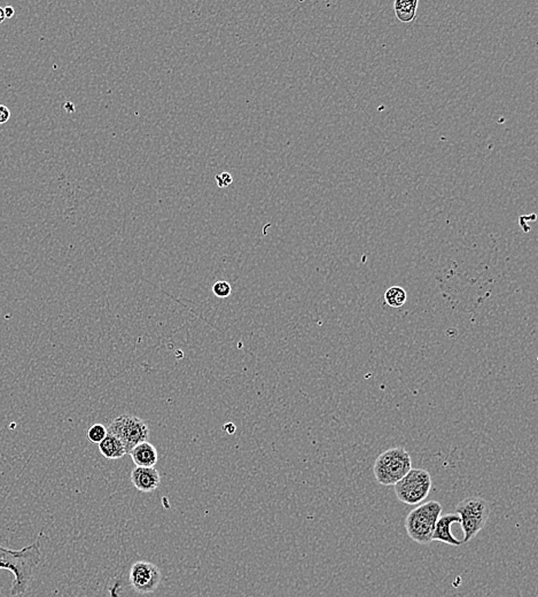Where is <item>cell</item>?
Segmentation results:
<instances>
[{"instance_id":"1","label":"cell","mask_w":538,"mask_h":597,"mask_svg":"<svg viewBox=\"0 0 538 597\" xmlns=\"http://www.w3.org/2000/svg\"><path fill=\"white\" fill-rule=\"evenodd\" d=\"M40 561V545L34 542L20 550L4 548L0 546V570H8L14 574L11 595L19 597L28 590L34 570ZM1 596V593H0Z\"/></svg>"},{"instance_id":"2","label":"cell","mask_w":538,"mask_h":597,"mask_svg":"<svg viewBox=\"0 0 538 597\" xmlns=\"http://www.w3.org/2000/svg\"><path fill=\"white\" fill-rule=\"evenodd\" d=\"M442 513V506L437 501L422 503L408 513L405 518V530L408 537L419 545L433 542L437 522Z\"/></svg>"},{"instance_id":"3","label":"cell","mask_w":538,"mask_h":597,"mask_svg":"<svg viewBox=\"0 0 538 597\" xmlns=\"http://www.w3.org/2000/svg\"><path fill=\"white\" fill-rule=\"evenodd\" d=\"M412 469L410 454L405 448L395 447L381 453L373 465V474L381 486H394Z\"/></svg>"},{"instance_id":"4","label":"cell","mask_w":538,"mask_h":597,"mask_svg":"<svg viewBox=\"0 0 538 597\" xmlns=\"http://www.w3.org/2000/svg\"><path fill=\"white\" fill-rule=\"evenodd\" d=\"M456 513L461 517V530L464 532V537L461 539V541L465 545L471 541L486 526L487 522L489 519V503L487 500L478 496L468 498L458 503Z\"/></svg>"},{"instance_id":"5","label":"cell","mask_w":538,"mask_h":597,"mask_svg":"<svg viewBox=\"0 0 538 597\" xmlns=\"http://www.w3.org/2000/svg\"><path fill=\"white\" fill-rule=\"evenodd\" d=\"M432 485L433 482L428 471L411 469L395 484L394 491L398 501L408 506H417L428 496Z\"/></svg>"},{"instance_id":"6","label":"cell","mask_w":538,"mask_h":597,"mask_svg":"<svg viewBox=\"0 0 538 597\" xmlns=\"http://www.w3.org/2000/svg\"><path fill=\"white\" fill-rule=\"evenodd\" d=\"M107 431L122 441L127 454H130L131 450L139 443L147 441L149 436L147 423L134 414H121L110 423Z\"/></svg>"},{"instance_id":"7","label":"cell","mask_w":538,"mask_h":597,"mask_svg":"<svg viewBox=\"0 0 538 597\" xmlns=\"http://www.w3.org/2000/svg\"><path fill=\"white\" fill-rule=\"evenodd\" d=\"M131 586L137 593L151 594L156 590L162 579L161 571L158 566L147 561H139L131 566Z\"/></svg>"},{"instance_id":"8","label":"cell","mask_w":538,"mask_h":597,"mask_svg":"<svg viewBox=\"0 0 538 597\" xmlns=\"http://www.w3.org/2000/svg\"><path fill=\"white\" fill-rule=\"evenodd\" d=\"M454 524H461V517L458 513L441 515L437 519L435 530H434L433 541L442 542V543L454 546V547L464 545L463 541L454 537L451 532V527Z\"/></svg>"},{"instance_id":"9","label":"cell","mask_w":538,"mask_h":597,"mask_svg":"<svg viewBox=\"0 0 538 597\" xmlns=\"http://www.w3.org/2000/svg\"><path fill=\"white\" fill-rule=\"evenodd\" d=\"M130 478L131 482L139 492H154L161 485V477L155 467H136Z\"/></svg>"},{"instance_id":"10","label":"cell","mask_w":538,"mask_h":597,"mask_svg":"<svg viewBox=\"0 0 538 597\" xmlns=\"http://www.w3.org/2000/svg\"><path fill=\"white\" fill-rule=\"evenodd\" d=\"M129 455L136 464V467H155L158 460V449L148 441L137 445L131 450Z\"/></svg>"},{"instance_id":"11","label":"cell","mask_w":538,"mask_h":597,"mask_svg":"<svg viewBox=\"0 0 538 597\" xmlns=\"http://www.w3.org/2000/svg\"><path fill=\"white\" fill-rule=\"evenodd\" d=\"M99 452L107 460H119L127 455V450L122 441L110 433L99 443Z\"/></svg>"},{"instance_id":"12","label":"cell","mask_w":538,"mask_h":597,"mask_svg":"<svg viewBox=\"0 0 538 597\" xmlns=\"http://www.w3.org/2000/svg\"><path fill=\"white\" fill-rule=\"evenodd\" d=\"M395 14L398 20L404 23L413 21L417 15L418 0H396L395 1Z\"/></svg>"},{"instance_id":"13","label":"cell","mask_w":538,"mask_h":597,"mask_svg":"<svg viewBox=\"0 0 538 597\" xmlns=\"http://www.w3.org/2000/svg\"><path fill=\"white\" fill-rule=\"evenodd\" d=\"M406 300H408L406 291L400 285L391 286L384 293V301L391 308H401L404 306Z\"/></svg>"},{"instance_id":"14","label":"cell","mask_w":538,"mask_h":597,"mask_svg":"<svg viewBox=\"0 0 538 597\" xmlns=\"http://www.w3.org/2000/svg\"><path fill=\"white\" fill-rule=\"evenodd\" d=\"M108 434L107 428L102 424H95L88 431V438L92 443H100Z\"/></svg>"},{"instance_id":"15","label":"cell","mask_w":538,"mask_h":597,"mask_svg":"<svg viewBox=\"0 0 538 597\" xmlns=\"http://www.w3.org/2000/svg\"><path fill=\"white\" fill-rule=\"evenodd\" d=\"M212 293H214L215 296H217L219 298H229L231 293H232V286H231L229 281H216L212 285Z\"/></svg>"},{"instance_id":"16","label":"cell","mask_w":538,"mask_h":597,"mask_svg":"<svg viewBox=\"0 0 538 597\" xmlns=\"http://www.w3.org/2000/svg\"><path fill=\"white\" fill-rule=\"evenodd\" d=\"M215 179H216L217 185H219V187H230L233 182V177L230 175L229 172H222V174H219V175H216Z\"/></svg>"},{"instance_id":"17","label":"cell","mask_w":538,"mask_h":597,"mask_svg":"<svg viewBox=\"0 0 538 597\" xmlns=\"http://www.w3.org/2000/svg\"><path fill=\"white\" fill-rule=\"evenodd\" d=\"M11 117V110L4 105H0V124H6Z\"/></svg>"},{"instance_id":"18","label":"cell","mask_w":538,"mask_h":597,"mask_svg":"<svg viewBox=\"0 0 538 597\" xmlns=\"http://www.w3.org/2000/svg\"><path fill=\"white\" fill-rule=\"evenodd\" d=\"M223 430H224V432H225L226 434H229V436H232V434H234V433H236V426L234 425L232 422H228L225 423L224 425H223Z\"/></svg>"},{"instance_id":"19","label":"cell","mask_w":538,"mask_h":597,"mask_svg":"<svg viewBox=\"0 0 538 597\" xmlns=\"http://www.w3.org/2000/svg\"><path fill=\"white\" fill-rule=\"evenodd\" d=\"M4 14L5 18L6 19L13 18L15 14L14 8H13V6H6V8H4Z\"/></svg>"},{"instance_id":"20","label":"cell","mask_w":538,"mask_h":597,"mask_svg":"<svg viewBox=\"0 0 538 597\" xmlns=\"http://www.w3.org/2000/svg\"><path fill=\"white\" fill-rule=\"evenodd\" d=\"M5 19H6V18H5L4 8H1V6H0V23H3V22H4Z\"/></svg>"}]
</instances>
